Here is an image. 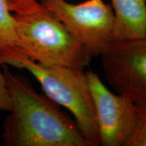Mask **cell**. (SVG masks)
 <instances>
[{
    "mask_svg": "<svg viewBox=\"0 0 146 146\" xmlns=\"http://www.w3.org/2000/svg\"><path fill=\"white\" fill-rule=\"evenodd\" d=\"M2 68L12 102L2 124L3 145L89 146L74 118L36 92L26 78L13 74L4 64Z\"/></svg>",
    "mask_w": 146,
    "mask_h": 146,
    "instance_id": "6da1fadb",
    "label": "cell"
},
{
    "mask_svg": "<svg viewBox=\"0 0 146 146\" xmlns=\"http://www.w3.org/2000/svg\"><path fill=\"white\" fill-rule=\"evenodd\" d=\"M2 63L30 72L45 96L72 114L89 146L100 145L96 110L86 72L66 66H44L17 49L0 53Z\"/></svg>",
    "mask_w": 146,
    "mask_h": 146,
    "instance_id": "7a4b0ae2",
    "label": "cell"
},
{
    "mask_svg": "<svg viewBox=\"0 0 146 146\" xmlns=\"http://www.w3.org/2000/svg\"><path fill=\"white\" fill-rule=\"evenodd\" d=\"M17 50L44 66L84 70L92 56L85 46L44 7L33 13L14 14Z\"/></svg>",
    "mask_w": 146,
    "mask_h": 146,
    "instance_id": "3957f363",
    "label": "cell"
},
{
    "mask_svg": "<svg viewBox=\"0 0 146 146\" xmlns=\"http://www.w3.org/2000/svg\"><path fill=\"white\" fill-rule=\"evenodd\" d=\"M85 46L92 57L100 56L113 41L114 14L103 0L77 4L66 0H39Z\"/></svg>",
    "mask_w": 146,
    "mask_h": 146,
    "instance_id": "277c9868",
    "label": "cell"
},
{
    "mask_svg": "<svg viewBox=\"0 0 146 146\" xmlns=\"http://www.w3.org/2000/svg\"><path fill=\"white\" fill-rule=\"evenodd\" d=\"M100 57L106 81L116 94L146 104V36L112 41Z\"/></svg>",
    "mask_w": 146,
    "mask_h": 146,
    "instance_id": "5b68a950",
    "label": "cell"
},
{
    "mask_svg": "<svg viewBox=\"0 0 146 146\" xmlns=\"http://www.w3.org/2000/svg\"><path fill=\"white\" fill-rule=\"evenodd\" d=\"M86 75L96 110L100 145L126 146L135 125V104L110 91L96 72L89 70Z\"/></svg>",
    "mask_w": 146,
    "mask_h": 146,
    "instance_id": "8992f818",
    "label": "cell"
},
{
    "mask_svg": "<svg viewBox=\"0 0 146 146\" xmlns=\"http://www.w3.org/2000/svg\"><path fill=\"white\" fill-rule=\"evenodd\" d=\"M114 12L113 41L146 36V0H111Z\"/></svg>",
    "mask_w": 146,
    "mask_h": 146,
    "instance_id": "52a82bcc",
    "label": "cell"
},
{
    "mask_svg": "<svg viewBox=\"0 0 146 146\" xmlns=\"http://www.w3.org/2000/svg\"><path fill=\"white\" fill-rule=\"evenodd\" d=\"M18 36L14 14L6 0H0V53L17 48Z\"/></svg>",
    "mask_w": 146,
    "mask_h": 146,
    "instance_id": "ba28073f",
    "label": "cell"
},
{
    "mask_svg": "<svg viewBox=\"0 0 146 146\" xmlns=\"http://www.w3.org/2000/svg\"><path fill=\"white\" fill-rule=\"evenodd\" d=\"M134 131L126 146H146V104L137 105Z\"/></svg>",
    "mask_w": 146,
    "mask_h": 146,
    "instance_id": "9c48e42d",
    "label": "cell"
},
{
    "mask_svg": "<svg viewBox=\"0 0 146 146\" xmlns=\"http://www.w3.org/2000/svg\"><path fill=\"white\" fill-rule=\"evenodd\" d=\"M6 1L11 12L18 15L33 13L42 8L39 0H6Z\"/></svg>",
    "mask_w": 146,
    "mask_h": 146,
    "instance_id": "30bf717a",
    "label": "cell"
},
{
    "mask_svg": "<svg viewBox=\"0 0 146 146\" xmlns=\"http://www.w3.org/2000/svg\"><path fill=\"white\" fill-rule=\"evenodd\" d=\"M2 64L0 57V110L10 112L12 107V102L7 88L3 70H1Z\"/></svg>",
    "mask_w": 146,
    "mask_h": 146,
    "instance_id": "8fae6325",
    "label": "cell"
}]
</instances>
